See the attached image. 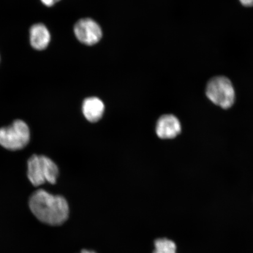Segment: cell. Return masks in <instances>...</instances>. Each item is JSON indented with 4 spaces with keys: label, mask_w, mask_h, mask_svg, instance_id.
Segmentation results:
<instances>
[{
    "label": "cell",
    "mask_w": 253,
    "mask_h": 253,
    "mask_svg": "<svg viewBox=\"0 0 253 253\" xmlns=\"http://www.w3.org/2000/svg\"><path fill=\"white\" fill-rule=\"evenodd\" d=\"M81 253H95L94 252L86 251V250H84V251H82Z\"/></svg>",
    "instance_id": "7c38bea8"
},
{
    "label": "cell",
    "mask_w": 253,
    "mask_h": 253,
    "mask_svg": "<svg viewBox=\"0 0 253 253\" xmlns=\"http://www.w3.org/2000/svg\"><path fill=\"white\" fill-rule=\"evenodd\" d=\"M29 206L38 219L50 226L61 225L69 216V205L66 199L43 189L38 190L32 195Z\"/></svg>",
    "instance_id": "6da1fadb"
},
{
    "label": "cell",
    "mask_w": 253,
    "mask_h": 253,
    "mask_svg": "<svg viewBox=\"0 0 253 253\" xmlns=\"http://www.w3.org/2000/svg\"><path fill=\"white\" fill-rule=\"evenodd\" d=\"M206 95L215 105L223 109L232 107L236 99V93L230 79L218 76L211 78L207 85Z\"/></svg>",
    "instance_id": "3957f363"
},
{
    "label": "cell",
    "mask_w": 253,
    "mask_h": 253,
    "mask_svg": "<svg viewBox=\"0 0 253 253\" xmlns=\"http://www.w3.org/2000/svg\"><path fill=\"white\" fill-rule=\"evenodd\" d=\"M104 104L99 98L91 97L84 100L82 112L88 122L95 123L102 119L104 114Z\"/></svg>",
    "instance_id": "52a82bcc"
},
{
    "label": "cell",
    "mask_w": 253,
    "mask_h": 253,
    "mask_svg": "<svg viewBox=\"0 0 253 253\" xmlns=\"http://www.w3.org/2000/svg\"><path fill=\"white\" fill-rule=\"evenodd\" d=\"M74 33L77 39L87 45H94L102 37V31L99 25L91 18L78 21L75 25Z\"/></svg>",
    "instance_id": "5b68a950"
},
{
    "label": "cell",
    "mask_w": 253,
    "mask_h": 253,
    "mask_svg": "<svg viewBox=\"0 0 253 253\" xmlns=\"http://www.w3.org/2000/svg\"><path fill=\"white\" fill-rule=\"evenodd\" d=\"M41 1L47 7H51V6L55 4L60 0H41Z\"/></svg>",
    "instance_id": "30bf717a"
},
{
    "label": "cell",
    "mask_w": 253,
    "mask_h": 253,
    "mask_svg": "<svg viewBox=\"0 0 253 253\" xmlns=\"http://www.w3.org/2000/svg\"><path fill=\"white\" fill-rule=\"evenodd\" d=\"M175 243L167 239H159L155 242L153 253H176Z\"/></svg>",
    "instance_id": "9c48e42d"
},
{
    "label": "cell",
    "mask_w": 253,
    "mask_h": 253,
    "mask_svg": "<svg viewBox=\"0 0 253 253\" xmlns=\"http://www.w3.org/2000/svg\"><path fill=\"white\" fill-rule=\"evenodd\" d=\"M239 1L245 7H253V0H239Z\"/></svg>",
    "instance_id": "8fae6325"
},
{
    "label": "cell",
    "mask_w": 253,
    "mask_h": 253,
    "mask_svg": "<svg viewBox=\"0 0 253 253\" xmlns=\"http://www.w3.org/2000/svg\"><path fill=\"white\" fill-rule=\"evenodd\" d=\"M30 140V131L28 125L20 120H16L6 127L0 128V145L11 151L23 149Z\"/></svg>",
    "instance_id": "277c9868"
},
{
    "label": "cell",
    "mask_w": 253,
    "mask_h": 253,
    "mask_svg": "<svg viewBox=\"0 0 253 253\" xmlns=\"http://www.w3.org/2000/svg\"><path fill=\"white\" fill-rule=\"evenodd\" d=\"M30 40L32 47L37 50H43L48 46L50 35L45 25L36 24L30 30Z\"/></svg>",
    "instance_id": "ba28073f"
},
{
    "label": "cell",
    "mask_w": 253,
    "mask_h": 253,
    "mask_svg": "<svg viewBox=\"0 0 253 253\" xmlns=\"http://www.w3.org/2000/svg\"><path fill=\"white\" fill-rule=\"evenodd\" d=\"M181 125L179 120L172 115H164L158 120L156 132L161 139H172L181 132Z\"/></svg>",
    "instance_id": "8992f818"
},
{
    "label": "cell",
    "mask_w": 253,
    "mask_h": 253,
    "mask_svg": "<svg viewBox=\"0 0 253 253\" xmlns=\"http://www.w3.org/2000/svg\"><path fill=\"white\" fill-rule=\"evenodd\" d=\"M58 174V167L48 157L34 155L28 161V178L34 186L42 185L45 182L54 184Z\"/></svg>",
    "instance_id": "7a4b0ae2"
}]
</instances>
